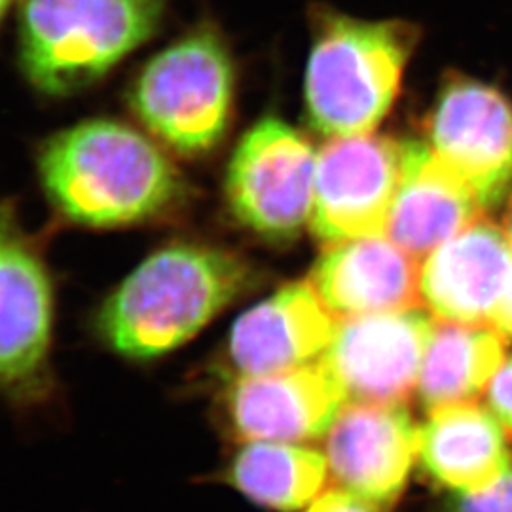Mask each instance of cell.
Listing matches in <instances>:
<instances>
[{
  "instance_id": "1",
  "label": "cell",
  "mask_w": 512,
  "mask_h": 512,
  "mask_svg": "<svg viewBox=\"0 0 512 512\" xmlns=\"http://www.w3.org/2000/svg\"><path fill=\"white\" fill-rule=\"evenodd\" d=\"M38 173L55 209L90 228L143 224L186 198V181L162 148L116 120L55 133L40 148Z\"/></svg>"
},
{
  "instance_id": "2",
  "label": "cell",
  "mask_w": 512,
  "mask_h": 512,
  "mask_svg": "<svg viewBox=\"0 0 512 512\" xmlns=\"http://www.w3.org/2000/svg\"><path fill=\"white\" fill-rule=\"evenodd\" d=\"M251 279L249 264L222 247L167 245L110 294L97 315V334L122 357L158 359L202 332Z\"/></svg>"
},
{
  "instance_id": "3",
  "label": "cell",
  "mask_w": 512,
  "mask_h": 512,
  "mask_svg": "<svg viewBox=\"0 0 512 512\" xmlns=\"http://www.w3.org/2000/svg\"><path fill=\"white\" fill-rule=\"evenodd\" d=\"M171 0H19V65L46 95L80 92L156 33Z\"/></svg>"
},
{
  "instance_id": "4",
  "label": "cell",
  "mask_w": 512,
  "mask_h": 512,
  "mask_svg": "<svg viewBox=\"0 0 512 512\" xmlns=\"http://www.w3.org/2000/svg\"><path fill=\"white\" fill-rule=\"evenodd\" d=\"M412 48L403 23L323 18L306 73L311 124L330 137L372 133L397 99Z\"/></svg>"
},
{
  "instance_id": "5",
  "label": "cell",
  "mask_w": 512,
  "mask_h": 512,
  "mask_svg": "<svg viewBox=\"0 0 512 512\" xmlns=\"http://www.w3.org/2000/svg\"><path fill=\"white\" fill-rule=\"evenodd\" d=\"M129 103L165 147L183 156L211 152L234 109V67L219 33L200 27L154 55L135 78Z\"/></svg>"
},
{
  "instance_id": "6",
  "label": "cell",
  "mask_w": 512,
  "mask_h": 512,
  "mask_svg": "<svg viewBox=\"0 0 512 512\" xmlns=\"http://www.w3.org/2000/svg\"><path fill=\"white\" fill-rule=\"evenodd\" d=\"M317 154L302 133L279 118L249 129L228 164L224 194L243 228L270 243H287L311 219Z\"/></svg>"
},
{
  "instance_id": "7",
  "label": "cell",
  "mask_w": 512,
  "mask_h": 512,
  "mask_svg": "<svg viewBox=\"0 0 512 512\" xmlns=\"http://www.w3.org/2000/svg\"><path fill=\"white\" fill-rule=\"evenodd\" d=\"M54 291L46 262L19 222L12 202L0 203V391L33 397L48 380Z\"/></svg>"
},
{
  "instance_id": "8",
  "label": "cell",
  "mask_w": 512,
  "mask_h": 512,
  "mask_svg": "<svg viewBox=\"0 0 512 512\" xmlns=\"http://www.w3.org/2000/svg\"><path fill=\"white\" fill-rule=\"evenodd\" d=\"M403 175V145L387 137H332L317 154L310 226L325 245L385 234Z\"/></svg>"
},
{
  "instance_id": "9",
  "label": "cell",
  "mask_w": 512,
  "mask_h": 512,
  "mask_svg": "<svg viewBox=\"0 0 512 512\" xmlns=\"http://www.w3.org/2000/svg\"><path fill=\"white\" fill-rule=\"evenodd\" d=\"M435 327V315L420 308L338 319L321 361L349 403L404 404L418 391Z\"/></svg>"
},
{
  "instance_id": "10",
  "label": "cell",
  "mask_w": 512,
  "mask_h": 512,
  "mask_svg": "<svg viewBox=\"0 0 512 512\" xmlns=\"http://www.w3.org/2000/svg\"><path fill=\"white\" fill-rule=\"evenodd\" d=\"M429 147L476 196L482 209L512 188V105L492 86L452 78L429 118Z\"/></svg>"
},
{
  "instance_id": "11",
  "label": "cell",
  "mask_w": 512,
  "mask_h": 512,
  "mask_svg": "<svg viewBox=\"0 0 512 512\" xmlns=\"http://www.w3.org/2000/svg\"><path fill=\"white\" fill-rule=\"evenodd\" d=\"M420 427L404 404L348 403L325 435L336 488L391 509L418 459Z\"/></svg>"
},
{
  "instance_id": "12",
  "label": "cell",
  "mask_w": 512,
  "mask_h": 512,
  "mask_svg": "<svg viewBox=\"0 0 512 512\" xmlns=\"http://www.w3.org/2000/svg\"><path fill=\"white\" fill-rule=\"evenodd\" d=\"M346 389L321 359L293 370L238 378L224 397V410L239 439L304 444L321 439L342 408Z\"/></svg>"
},
{
  "instance_id": "13",
  "label": "cell",
  "mask_w": 512,
  "mask_h": 512,
  "mask_svg": "<svg viewBox=\"0 0 512 512\" xmlns=\"http://www.w3.org/2000/svg\"><path fill=\"white\" fill-rule=\"evenodd\" d=\"M334 329L336 317L310 281H294L239 317L228 338V363L238 378L311 365L325 355Z\"/></svg>"
},
{
  "instance_id": "14",
  "label": "cell",
  "mask_w": 512,
  "mask_h": 512,
  "mask_svg": "<svg viewBox=\"0 0 512 512\" xmlns=\"http://www.w3.org/2000/svg\"><path fill=\"white\" fill-rule=\"evenodd\" d=\"M511 275V239L480 217L423 260L421 302L440 321L490 325Z\"/></svg>"
},
{
  "instance_id": "15",
  "label": "cell",
  "mask_w": 512,
  "mask_h": 512,
  "mask_svg": "<svg viewBox=\"0 0 512 512\" xmlns=\"http://www.w3.org/2000/svg\"><path fill=\"white\" fill-rule=\"evenodd\" d=\"M420 262L385 234L327 245L310 283L338 319L418 308Z\"/></svg>"
},
{
  "instance_id": "16",
  "label": "cell",
  "mask_w": 512,
  "mask_h": 512,
  "mask_svg": "<svg viewBox=\"0 0 512 512\" xmlns=\"http://www.w3.org/2000/svg\"><path fill=\"white\" fill-rule=\"evenodd\" d=\"M473 190L442 164L431 147L404 143L403 175L385 236L423 262L442 243L480 219Z\"/></svg>"
},
{
  "instance_id": "17",
  "label": "cell",
  "mask_w": 512,
  "mask_h": 512,
  "mask_svg": "<svg viewBox=\"0 0 512 512\" xmlns=\"http://www.w3.org/2000/svg\"><path fill=\"white\" fill-rule=\"evenodd\" d=\"M418 459L427 475L456 495L482 494L512 467L501 423L476 403L429 412L420 425Z\"/></svg>"
},
{
  "instance_id": "18",
  "label": "cell",
  "mask_w": 512,
  "mask_h": 512,
  "mask_svg": "<svg viewBox=\"0 0 512 512\" xmlns=\"http://www.w3.org/2000/svg\"><path fill=\"white\" fill-rule=\"evenodd\" d=\"M507 336L492 325L437 323L421 366L418 397L427 412L475 403L505 361Z\"/></svg>"
},
{
  "instance_id": "19",
  "label": "cell",
  "mask_w": 512,
  "mask_h": 512,
  "mask_svg": "<svg viewBox=\"0 0 512 512\" xmlns=\"http://www.w3.org/2000/svg\"><path fill=\"white\" fill-rule=\"evenodd\" d=\"M228 482L264 509H306L325 488L329 463L323 452L291 442H247L228 469Z\"/></svg>"
},
{
  "instance_id": "20",
  "label": "cell",
  "mask_w": 512,
  "mask_h": 512,
  "mask_svg": "<svg viewBox=\"0 0 512 512\" xmlns=\"http://www.w3.org/2000/svg\"><path fill=\"white\" fill-rule=\"evenodd\" d=\"M446 512H512V467L482 494L450 495Z\"/></svg>"
},
{
  "instance_id": "21",
  "label": "cell",
  "mask_w": 512,
  "mask_h": 512,
  "mask_svg": "<svg viewBox=\"0 0 512 512\" xmlns=\"http://www.w3.org/2000/svg\"><path fill=\"white\" fill-rule=\"evenodd\" d=\"M488 408L497 421L512 435V355L495 372L486 391Z\"/></svg>"
},
{
  "instance_id": "22",
  "label": "cell",
  "mask_w": 512,
  "mask_h": 512,
  "mask_svg": "<svg viewBox=\"0 0 512 512\" xmlns=\"http://www.w3.org/2000/svg\"><path fill=\"white\" fill-rule=\"evenodd\" d=\"M306 512H389V509L370 503L342 488H334L319 495L311 505H308Z\"/></svg>"
},
{
  "instance_id": "23",
  "label": "cell",
  "mask_w": 512,
  "mask_h": 512,
  "mask_svg": "<svg viewBox=\"0 0 512 512\" xmlns=\"http://www.w3.org/2000/svg\"><path fill=\"white\" fill-rule=\"evenodd\" d=\"M492 327L503 332L507 338H512V275L505 294L501 296L494 315H492Z\"/></svg>"
},
{
  "instance_id": "24",
  "label": "cell",
  "mask_w": 512,
  "mask_h": 512,
  "mask_svg": "<svg viewBox=\"0 0 512 512\" xmlns=\"http://www.w3.org/2000/svg\"><path fill=\"white\" fill-rule=\"evenodd\" d=\"M505 232H507V236L511 239L512 243V200L509 203V209H507V219H505Z\"/></svg>"
},
{
  "instance_id": "25",
  "label": "cell",
  "mask_w": 512,
  "mask_h": 512,
  "mask_svg": "<svg viewBox=\"0 0 512 512\" xmlns=\"http://www.w3.org/2000/svg\"><path fill=\"white\" fill-rule=\"evenodd\" d=\"M10 4H12V0H0V23H2V19L6 18Z\"/></svg>"
}]
</instances>
